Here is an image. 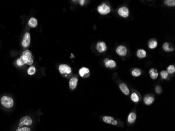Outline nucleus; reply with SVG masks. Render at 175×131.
Wrapping results in <instances>:
<instances>
[{
  "label": "nucleus",
  "mask_w": 175,
  "mask_h": 131,
  "mask_svg": "<svg viewBox=\"0 0 175 131\" xmlns=\"http://www.w3.org/2000/svg\"><path fill=\"white\" fill-rule=\"evenodd\" d=\"M1 104L6 108H11L13 106L14 101L12 98L8 96H3L1 99Z\"/></svg>",
  "instance_id": "1"
},
{
  "label": "nucleus",
  "mask_w": 175,
  "mask_h": 131,
  "mask_svg": "<svg viewBox=\"0 0 175 131\" xmlns=\"http://www.w3.org/2000/svg\"><path fill=\"white\" fill-rule=\"evenodd\" d=\"M98 12L101 15H107L111 11L110 7L105 3L99 5L98 8Z\"/></svg>",
  "instance_id": "2"
},
{
  "label": "nucleus",
  "mask_w": 175,
  "mask_h": 131,
  "mask_svg": "<svg viewBox=\"0 0 175 131\" xmlns=\"http://www.w3.org/2000/svg\"><path fill=\"white\" fill-rule=\"evenodd\" d=\"M32 123H33V121L30 116H25L20 119L19 126V127H21L24 125L30 126L32 124Z\"/></svg>",
  "instance_id": "3"
},
{
  "label": "nucleus",
  "mask_w": 175,
  "mask_h": 131,
  "mask_svg": "<svg viewBox=\"0 0 175 131\" xmlns=\"http://www.w3.org/2000/svg\"><path fill=\"white\" fill-rule=\"evenodd\" d=\"M59 70L61 74H70L72 71L71 68L68 65L65 64L60 65V66L59 67Z\"/></svg>",
  "instance_id": "4"
},
{
  "label": "nucleus",
  "mask_w": 175,
  "mask_h": 131,
  "mask_svg": "<svg viewBox=\"0 0 175 131\" xmlns=\"http://www.w3.org/2000/svg\"><path fill=\"white\" fill-rule=\"evenodd\" d=\"M118 14L120 16L124 18H127L129 16V10L126 6H122L119 9Z\"/></svg>",
  "instance_id": "5"
},
{
  "label": "nucleus",
  "mask_w": 175,
  "mask_h": 131,
  "mask_svg": "<svg viewBox=\"0 0 175 131\" xmlns=\"http://www.w3.org/2000/svg\"><path fill=\"white\" fill-rule=\"evenodd\" d=\"M127 49L126 47L123 45H120L116 49V53L120 56H125L126 55Z\"/></svg>",
  "instance_id": "6"
},
{
  "label": "nucleus",
  "mask_w": 175,
  "mask_h": 131,
  "mask_svg": "<svg viewBox=\"0 0 175 131\" xmlns=\"http://www.w3.org/2000/svg\"><path fill=\"white\" fill-rule=\"evenodd\" d=\"M31 42V36L29 33H26L23 37V39L22 40V46L24 47H27L29 45H30Z\"/></svg>",
  "instance_id": "7"
},
{
  "label": "nucleus",
  "mask_w": 175,
  "mask_h": 131,
  "mask_svg": "<svg viewBox=\"0 0 175 131\" xmlns=\"http://www.w3.org/2000/svg\"><path fill=\"white\" fill-rule=\"evenodd\" d=\"M96 49L99 53L105 52L107 49L106 43L103 41L98 42L96 46Z\"/></svg>",
  "instance_id": "8"
},
{
  "label": "nucleus",
  "mask_w": 175,
  "mask_h": 131,
  "mask_svg": "<svg viewBox=\"0 0 175 131\" xmlns=\"http://www.w3.org/2000/svg\"><path fill=\"white\" fill-rule=\"evenodd\" d=\"M163 49L166 52L169 53L171 52H173L174 50V48L172 47V45L170 44L169 42H165L163 45Z\"/></svg>",
  "instance_id": "9"
},
{
  "label": "nucleus",
  "mask_w": 175,
  "mask_h": 131,
  "mask_svg": "<svg viewBox=\"0 0 175 131\" xmlns=\"http://www.w3.org/2000/svg\"><path fill=\"white\" fill-rule=\"evenodd\" d=\"M104 63L106 67L113 68L116 67V64L114 60H109L108 59H106L104 60Z\"/></svg>",
  "instance_id": "10"
},
{
  "label": "nucleus",
  "mask_w": 175,
  "mask_h": 131,
  "mask_svg": "<svg viewBox=\"0 0 175 131\" xmlns=\"http://www.w3.org/2000/svg\"><path fill=\"white\" fill-rule=\"evenodd\" d=\"M78 80L76 77H73L69 80V86L71 89H75L77 85Z\"/></svg>",
  "instance_id": "11"
},
{
  "label": "nucleus",
  "mask_w": 175,
  "mask_h": 131,
  "mask_svg": "<svg viewBox=\"0 0 175 131\" xmlns=\"http://www.w3.org/2000/svg\"><path fill=\"white\" fill-rule=\"evenodd\" d=\"M120 89L125 95L128 96L129 94V90L125 83H121L120 85Z\"/></svg>",
  "instance_id": "12"
},
{
  "label": "nucleus",
  "mask_w": 175,
  "mask_h": 131,
  "mask_svg": "<svg viewBox=\"0 0 175 131\" xmlns=\"http://www.w3.org/2000/svg\"><path fill=\"white\" fill-rule=\"evenodd\" d=\"M154 101V97L151 96H149V95L145 96L144 97V103L148 105L151 104L153 103Z\"/></svg>",
  "instance_id": "13"
},
{
  "label": "nucleus",
  "mask_w": 175,
  "mask_h": 131,
  "mask_svg": "<svg viewBox=\"0 0 175 131\" xmlns=\"http://www.w3.org/2000/svg\"><path fill=\"white\" fill-rule=\"evenodd\" d=\"M149 75L151 78L153 80L156 79L158 76L157 70L154 68H151L149 70Z\"/></svg>",
  "instance_id": "14"
},
{
  "label": "nucleus",
  "mask_w": 175,
  "mask_h": 131,
  "mask_svg": "<svg viewBox=\"0 0 175 131\" xmlns=\"http://www.w3.org/2000/svg\"><path fill=\"white\" fill-rule=\"evenodd\" d=\"M79 75L81 77H85L89 73V69L86 67H82L79 70Z\"/></svg>",
  "instance_id": "15"
},
{
  "label": "nucleus",
  "mask_w": 175,
  "mask_h": 131,
  "mask_svg": "<svg viewBox=\"0 0 175 131\" xmlns=\"http://www.w3.org/2000/svg\"><path fill=\"white\" fill-rule=\"evenodd\" d=\"M147 53L146 51L143 49H140L137 52V56L140 58H144L146 57Z\"/></svg>",
  "instance_id": "16"
},
{
  "label": "nucleus",
  "mask_w": 175,
  "mask_h": 131,
  "mask_svg": "<svg viewBox=\"0 0 175 131\" xmlns=\"http://www.w3.org/2000/svg\"><path fill=\"white\" fill-rule=\"evenodd\" d=\"M136 119V115L134 112H131L129 113L128 116V122L129 123H133Z\"/></svg>",
  "instance_id": "17"
},
{
  "label": "nucleus",
  "mask_w": 175,
  "mask_h": 131,
  "mask_svg": "<svg viewBox=\"0 0 175 131\" xmlns=\"http://www.w3.org/2000/svg\"><path fill=\"white\" fill-rule=\"evenodd\" d=\"M38 25L37 20L35 18H31L28 21V25L31 27H35Z\"/></svg>",
  "instance_id": "18"
},
{
  "label": "nucleus",
  "mask_w": 175,
  "mask_h": 131,
  "mask_svg": "<svg viewBox=\"0 0 175 131\" xmlns=\"http://www.w3.org/2000/svg\"><path fill=\"white\" fill-rule=\"evenodd\" d=\"M141 74H142L141 70L138 68H134L132 71V75L133 76L135 77H139L141 75Z\"/></svg>",
  "instance_id": "19"
},
{
  "label": "nucleus",
  "mask_w": 175,
  "mask_h": 131,
  "mask_svg": "<svg viewBox=\"0 0 175 131\" xmlns=\"http://www.w3.org/2000/svg\"><path fill=\"white\" fill-rule=\"evenodd\" d=\"M114 120V119L113 118L111 117V116H105L103 118V121L107 124H112V123Z\"/></svg>",
  "instance_id": "20"
},
{
  "label": "nucleus",
  "mask_w": 175,
  "mask_h": 131,
  "mask_svg": "<svg viewBox=\"0 0 175 131\" xmlns=\"http://www.w3.org/2000/svg\"><path fill=\"white\" fill-rule=\"evenodd\" d=\"M22 55L25 56L28 58V61L30 60H31V59H33L32 57V53L31 52V51L28 50H26L24 51V52L23 53Z\"/></svg>",
  "instance_id": "21"
},
{
  "label": "nucleus",
  "mask_w": 175,
  "mask_h": 131,
  "mask_svg": "<svg viewBox=\"0 0 175 131\" xmlns=\"http://www.w3.org/2000/svg\"><path fill=\"white\" fill-rule=\"evenodd\" d=\"M148 46L150 49H154L157 46V42L155 40H151L149 42Z\"/></svg>",
  "instance_id": "22"
},
{
  "label": "nucleus",
  "mask_w": 175,
  "mask_h": 131,
  "mask_svg": "<svg viewBox=\"0 0 175 131\" xmlns=\"http://www.w3.org/2000/svg\"><path fill=\"white\" fill-rule=\"evenodd\" d=\"M167 71L168 72V74H173L175 71V67L173 65H170L167 68Z\"/></svg>",
  "instance_id": "23"
},
{
  "label": "nucleus",
  "mask_w": 175,
  "mask_h": 131,
  "mask_svg": "<svg viewBox=\"0 0 175 131\" xmlns=\"http://www.w3.org/2000/svg\"><path fill=\"white\" fill-rule=\"evenodd\" d=\"M165 4L169 6H175V1L174 0H165L164 1Z\"/></svg>",
  "instance_id": "24"
},
{
  "label": "nucleus",
  "mask_w": 175,
  "mask_h": 131,
  "mask_svg": "<svg viewBox=\"0 0 175 131\" xmlns=\"http://www.w3.org/2000/svg\"><path fill=\"white\" fill-rule=\"evenodd\" d=\"M131 100L134 102H137L139 101V97L136 93H133L131 95Z\"/></svg>",
  "instance_id": "25"
},
{
  "label": "nucleus",
  "mask_w": 175,
  "mask_h": 131,
  "mask_svg": "<svg viewBox=\"0 0 175 131\" xmlns=\"http://www.w3.org/2000/svg\"><path fill=\"white\" fill-rule=\"evenodd\" d=\"M36 72V69L34 66H31L28 68L27 70V73L30 75H34Z\"/></svg>",
  "instance_id": "26"
},
{
  "label": "nucleus",
  "mask_w": 175,
  "mask_h": 131,
  "mask_svg": "<svg viewBox=\"0 0 175 131\" xmlns=\"http://www.w3.org/2000/svg\"><path fill=\"white\" fill-rule=\"evenodd\" d=\"M160 76H161V77L163 79H166L168 78V76L169 74L167 71L163 70L160 72Z\"/></svg>",
  "instance_id": "27"
},
{
  "label": "nucleus",
  "mask_w": 175,
  "mask_h": 131,
  "mask_svg": "<svg viewBox=\"0 0 175 131\" xmlns=\"http://www.w3.org/2000/svg\"><path fill=\"white\" fill-rule=\"evenodd\" d=\"M16 131H31V129L30 128L27 127H24L21 128H18Z\"/></svg>",
  "instance_id": "28"
},
{
  "label": "nucleus",
  "mask_w": 175,
  "mask_h": 131,
  "mask_svg": "<svg viewBox=\"0 0 175 131\" xmlns=\"http://www.w3.org/2000/svg\"><path fill=\"white\" fill-rule=\"evenodd\" d=\"M16 63L18 66H23L24 64V63L23 62V61H22V60L20 59V58L17 59V60L16 61Z\"/></svg>",
  "instance_id": "29"
},
{
  "label": "nucleus",
  "mask_w": 175,
  "mask_h": 131,
  "mask_svg": "<svg viewBox=\"0 0 175 131\" xmlns=\"http://www.w3.org/2000/svg\"><path fill=\"white\" fill-rule=\"evenodd\" d=\"M20 59L22 60V61H23V62L24 63V64L26 63L27 61H28V58L25 56H24V55H22L21 57H20Z\"/></svg>",
  "instance_id": "30"
},
{
  "label": "nucleus",
  "mask_w": 175,
  "mask_h": 131,
  "mask_svg": "<svg viewBox=\"0 0 175 131\" xmlns=\"http://www.w3.org/2000/svg\"><path fill=\"white\" fill-rule=\"evenodd\" d=\"M155 90L157 93H160L162 91V89L160 86H157L155 88Z\"/></svg>",
  "instance_id": "31"
},
{
  "label": "nucleus",
  "mask_w": 175,
  "mask_h": 131,
  "mask_svg": "<svg viewBox=\"0 0 175 131\" xmlns=\"http://www.w3.org/2000/svg\"><path fill=\"white\" fill-rule=\"evenodd\" d=\"M112 124L113 125H117V124H118V122H117V121H116V120H114L113 121L112 123Z\"/></svg>",
  "instance_id": "32"
},
{
  "label": "nucleus",
  "mask_w": 175,
  "mask_h": 131,
  "mask_svg": "<svg viewBox=\"0 0 175 131\" xmlns=\"http://www.w3.org/2000/svg\"><path fill=\"white\" fill-rule=\"evenodd\" d=\"M84 2H85V1H84V0H81V1H79V3H80V5H82V6H83V5H84Z\"/></svg>",
  "instance_id": "33"
},
{
  "label": "nucleus",
  "mask_w": 175,
  "mask_h": 131,
  "mask_svg": "<svg viewBox=\"0 0 175 131\" xmlns=\"http://www.w3.org/2000/svg\"><path fill=\"white\" fill-rule=\"evenodd\" d=\"M73 57H74V55H73V54H71V57H70V58H73Z\"/></svg>",
  "instance_id": "34"
}]
</instances>
